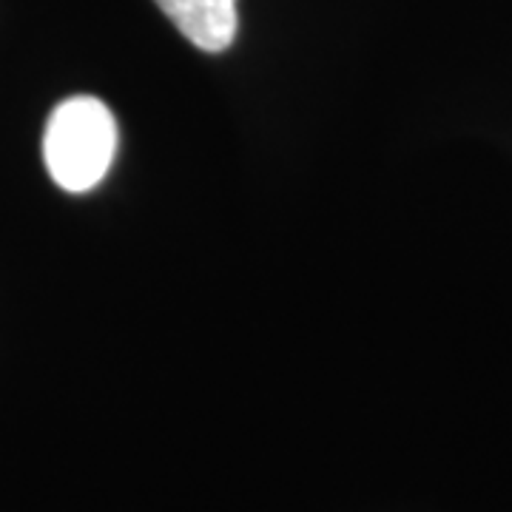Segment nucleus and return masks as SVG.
Returning <instances> with one entry per match:
<instances>
[{
  "instance_id": "f257e3e1",
  "label": "nucleus",
  "mask_w": 512,
  "mask_h": 512,
  "mask_svg": "<svg viewBox=\"0 0 512 512\" xmlns=\"http://www.w3.org/2000/svg\"><path fill=\"white\" fill-rule=\"evenodd\" d=\"M117 151V123L97 97L63 100L46 126L43 157L63 191H89L109 174Z\"/></svg>"
},
{
  "instance_id": "f03ea898",
  "label": "nucleus",
  "mask_w": 512,
  "mask_h": 512,
  "mask_svg": "<svg viewBox=\"0 0 512 512\" xmlns=\"http://www.w3.org/2000/svg\"><path fill=\"white\" fill-rule=\"evenodd\" d=\"M157 6L202 52H222L237 37V0H157Z\"/></svg>"
}]
</instances>
